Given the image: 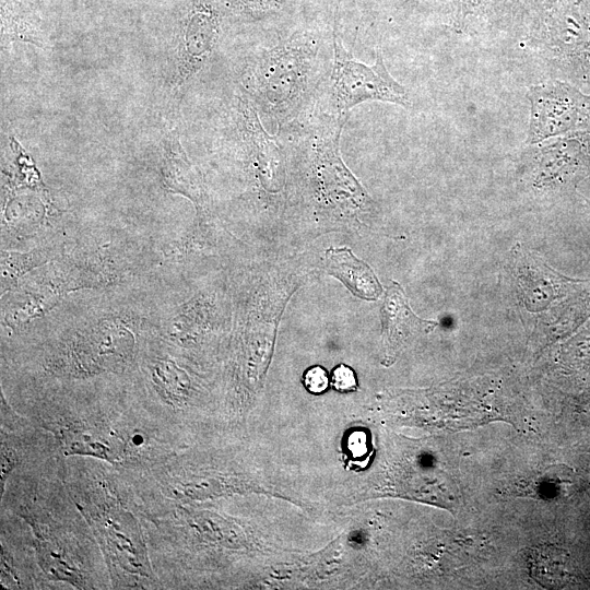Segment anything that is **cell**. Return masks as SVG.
<instances>
[{
    "label": "cell",
    "instance_id": "1",
    "mask_svg": "<svg viewBox=\"0 0 590 590\" xmlns=\"http://www.w3.org/2000/svg\"><path fill=\"white\" fill-rule=\"evenodd\" d=\"M63 459L14 471L0 493L1 509L28 527L51 589H111L103 553L63 479Z\"/></svg>",
    "mask_w": 590,
    "mask_h": 590
},
{
    "label": "cell",
    "instance_id": "2",
    "mask_svg": "<svg viewBox=\"0 0 590 590\" xmlns=\"http://www.w3.org/2000/svg\"><path fill=\"white\" fill-rule=\"evenodd\" d=\"M63 479L103 553L111 589H163L141 522L119 489L116 468L91 457H64Z\"/></svg>",
    "mask_w": 590,
    "mask_h": 590
},
{
    "label": "cell",
    "instance_id": "3",
    "mask_svg": "<svg viewBox=\"0 0 590 590\" xmlns=\"http://www.w3.org/2000/svg\"><path fill=\"white\" fill-rule=\"evenodd\" d=\"M319 48L314 35L293 34L261 52L245 69V88L280 127L299 111L311 90Z\"/></svg>",
    "mask_w": 590,
    "mask_h": 590
},
{
    "label": "cell",
    "instance_id": "4",
    "mask_svg": "<svg viewBox=\"0 0 590 590\" xmlns=\"http://www.w3.org/2000/svg\"><path fill=\"white\" fill-rule=\"evenodd\" d=\"M137 356V341L128 329L102 323L56 345L46 354L43 370L63 379L118 375L130 371Z\"/></svg>",
    "mask_w": 590,
    "mask_h": 590
},
{
    "label": "cell",
    "instance_id": "5",
    "mask_svg": "<svg viewBox=\"0 0 590 590\" xmlns=\"http://www.w3.org/2000/svg\"><path fill=\"white\" fill-rule=\"evenodd\" d=\"M526 25L535 46L558 67L590 82L589 0H550Z\"/></svg>",
    "mask_w": 590,
    "mask_h": 590
},
{
    "label": "cell",
    "instance_id": "6",
    "mask_svg": "<svg viewBox=\"0 0 590 590\" xmlns=\"http://www.w3.org/2000/svg\"><path fill=\"white\" fill-rule=\"evenodd\" d=\"M345 120L331 116L329 121L307 133L309 178L321 203L344 212H355L368 205L369 197L340 155L339 140Z\"/></svg>",
    "mask_w": 590,
    "mask_h": 590
},
{
    "label": "cell",
    "instance_id": "7",
    "mask_svg": "<svg viewBox=\"0 0 590 590\" xmlns=\"http://www.w3.org/2000/svg\"><path fill=\"white\" fill-rule=\"evenodd\" d=\"M330 101L333 116L346 119L349 110L367 101L388 102L410 107L408 91L386 68L380 51L374 64L354 59L340 37L333 39V64L330 76Z\"/></svg>",
    "mask_w": 590,
    "mask_h": 590
},
{
    "label": "cell",
    "instance_id": "8",
    "mask_svg": "<svg viewBox=\"0 0 590 590\" xmlns=\"http://www.w3.org/2000/svg\"><path fill=\"white\" fill-rule=\"evenodd\" d=\"M530 121L527 142L535 144L547 138L590 130V96L574 86L551 80L528 91Z\"/></svg>",
    "mask_w": 590,
    "mask_h": 590
},
{
    "label": "cell",
    "instance_id": "9",
    "mask_svg": "<svg viewBox=\"0 0 590 590\" xmlns=\"http://www.w3.org/2000/svg\"><path fill=\"white\" fill-rule=\"evenodd\" d=\"M0 418L1 493L14 471L38 465L62 453L55 437L17 412L3 393Z\"/></svg>",
    "mask_w": 590,
    "mask_h": 590
},
{
    "label": "cell",
    "instance_id": "10",
    "mask_svg": "<svg viewBox=\"0 0 590 590\" xmlns=\"http://www.w3.org/2000/svg\"><path fill=\"white\" fill-rule=\"evenodd\" d=\"M0 581L5 589H51L44 577L28 527L0 510Z\"/></svg>",
    "mask_w": 590,
    "mask_h": 590
},
{
    "label": "cell",
    "instance_id": "11",
    "mask_svg": "<svg viewBox=\"0 0 590 590\" xmlns=\"http://www.w3.org/2000/svg\"><path fill=\"white\" fill-rule=\"evenodd\" d=\"M219 33L216 16L205 9L193 10L175 50L174 85L180 90L210 58Z\"/></svg>",
    "mask_w": 590,
    "mask_h": 590
},
{
    "label": "cell",
    "instance_id": "12",
    "mask_svg": "<svg viewBox=\"0 0 590 590\" xmlns=\"http://www.w3.org/2000/svg\"><path fill=\"white\" fill-rule=\"evenodd\" d=\"M238 118L241 138L257 163L263 182L269 189L278 188L282 181L280 150L266 132L256 109L246 97L239 98Z\"/></svg>",
    "mask_w": 590,
    "mask_h": 590
},
{
    "label": "cell",
    "instance_id": "13",
    "mask_svg": "<svg viewBox=\"0 0 590 590\" xmlns=\"http://www.w3.org/2000/svg\"><path fill=\"white\" fill-rule=\"evenodd\" d=\"M162 178L166 188L190 199L198 211L208 204V194L199 169L190 162L175 131L166 133Z\"/></svg>",
    "mask_w": 590,
    "mask_h": 590
},
{
    "label": "cell",
    "instance_id": "14",
    "mask_svg": "<svg viewBox=\"0 0 590 590\" xmlns=\"http://www.w3.org/2000/svg\"><path fill=\"white\" fill-rule=\"evenodd\" d=\"M326 268L328 273L363 299L374 300L381 294V285L371 268L346 247L329 248L326 251Z\"/></svg>",
    "mask_w": 590,
    "mask_h": 590
},
{
    "label": "cell",
    "instance_id": "15",
    "mask_svg": "<svg viewBox=\"0 0 590 590\" xmlns=\"http://www.w3.org/2000/svg\"><path fill=\"white\" fill-rule=\"evenodd\" d=\"M381 317L384 331L389 341L405 335L411 330L432 329L437 324L418 318L412 311L403 290L397 283L387 290Z\"/></svg>",
    "mask_w": 590,
    "mask_h": 590
},
{
    "label": "cell",
    "instance_id": "16",
    "mask_svg": "<svg viewBox=\"0 0 590 590\" xmlns=\"http://www.w3.org/2000/svg\"><path fill=\"white\" fill-rule=\"evenodd\" d=\"M585 145L575 139H559L535 151L538 160L536 180H554L562 174H569L580 164Z\"/></svg>",
    "mask_w": 590,
    "mask_h": 590
},
{
    "label": "cell",
    "instance_id": "17",
    "mask_svg": "<svg viewBox=\"0 0 590 590\" xmlns=\"http://www.w3.org/2000/svg\"><path fill=\"white\" fill-rule=\"evenodd\" d=\"M548 0H493L488 13L497 22L526 24Z\"/></svg>",
    "mask_w": 590,
    "mask_h": 590
},
{
    "label": "cell",
    "instance_id": "18",
    "mask_svg": "<svg viewBox=\"0 0 590 590\" xmlns=\"http://www.w3.org/2000/svg\"><path fill=\"white\" fill-rule=\"evenodd\" d=\"M451 14V20L460 25H465L474 17L488 11L493 0H441Z\"/></svg>",
    "mask_w": 590,
    "mask_h": 590
},
{
    "label": "cell",
    "instance_id": "19",
    "mask_svg": "<svg viewBox=\"0 0 590 590\" xmlns=\"http://www.w3.org/2000/svg\"><path fill=\"white\" fill-rule=\"evenodd\" d=\"M305 388L315 394L324 392L329 387L327 371L320 366H312L306 370L303 377Z\"/></svg>",
    "mask_w": 590,
    "mask_h": 590
},
{
    "label": "cell",
    "instance_id": "20",
    "mask_svg": "<svg viewBox=\"0 0 590 590\" xmlns=\"http://www.w3.org/2000/svg\"><path fill=\"white\" fill-rule=\"evenodd\" d=\"M332 386L340 392L354 391L357 380L353 369L346 365H339L332 371Z\"/></svg>",
    "mask_w": 590,
    "mask_h": 590
}]
</instances>
